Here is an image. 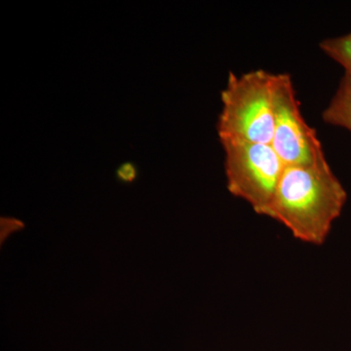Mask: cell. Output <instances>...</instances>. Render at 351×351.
Wrapping results in <instances>:
<instances>
[{
	"instance_id": "3957f363",
	"label": "cell",
	"mask_w": 351,
	"mask_h": 351,
	"mask_svg": "<svg viewBox=\"0 0 351 351\" xmlns=\"http://www.w3.org/2000/svg\"><path fill=\"white\" fill-rule=\"evenodd\" d=\"M225 152L226 188L230 195L246 201L265 216L285 165L271 145L221 138Z\"/></svg>"
},
{
	"instance_id": "5b68a950",
	"label": "cell",
	"mask_w": 351,
	"mask_h": 351,
	"mask_svg": "<svg viewBox=\"0 0 351 351\" xmlns=\"http://www.w3.org/2000/svg\"><path fill=\"white\" fill-rule=\"evenodd\" d=\"M323 121L351 132V76L341 78L336 93L322 112Z\"/></svg>"
},
{
	"instance_id": "277c9868",
	"label": "cell",
	"mask_w": 351,
	"mask_h": 351,
	"mask_svg": "<svg viewBox=\"0 0 351 351\" xmlns=\"http://www.w3.org/2000/svg\"><path fill=\"white\" fill-rule=\"evenodd\" d=\"M271 147L285 166L313 165L327 160L317 133L302 117L289 73L276 75Z\"/></svg>"
},
{
	"instance_id": "52a82bcc",
	"label": "cell",
	"mask_w": 351,
	"mask_h": 351,
	"mask_svg": "<svg viewBox=\"0 0 351 351\" xmlns=\"http://www.w3.org/2000/svg\"><path fill=\"white\" fill-rule=\"evenodd\" d=\"M138 176V168L133 162H124L117 168V178L119 182H124V184H130V182L135 181Z\"/></svg>"
},
{
	"instance_id": "8992f818",
	"label": "cell",
	"mask_w": 351,
	"mask_h": 351,
	"mask_svg": "<svg viewBox=\"0 0 351 351\" xmlns=\"http://www.w3.org/2000/svg\"><path fill=\"white\" fill-rule=\"evenodd\" d=\"M319 47L328 57L345 69L346 75L351 76V32L345 36L324 39L319 43Z\"/></svg>"
},
{
	"instance_id": "7a4b0ae2",
	"label": "cell",
	"mask_w": 351,
	"mask_h": 351,
	"mask_svg": "<svg viewBox=\"0 0 351 351\" xmlns=\"http://www.w3.org/2000/svg\"><path fill=\"white\" fill-rule=\"evenodd\" d=\"M276 75L263 69L228 75L221 91L223 108L217 130L221 138L270 145L274 136V85Z\"/></svg>"
},
{
	"instance_id": "6da1fadb",
	"label": "cell",
	"mask_w": 351,
	"mask_h": 351,
	"mask_svg": "<svg viewBox=\"0 0 351 351\" xmlns=\"http://www.w3.org/2000/svg\"><path fill=\"white\" fill-rule=\"evenodd\" d=\"M346 200V189L327 160L285 166L265 216L282 223L295 239L319 246L326 241Z\"/></svg>"
}]
</instances>
